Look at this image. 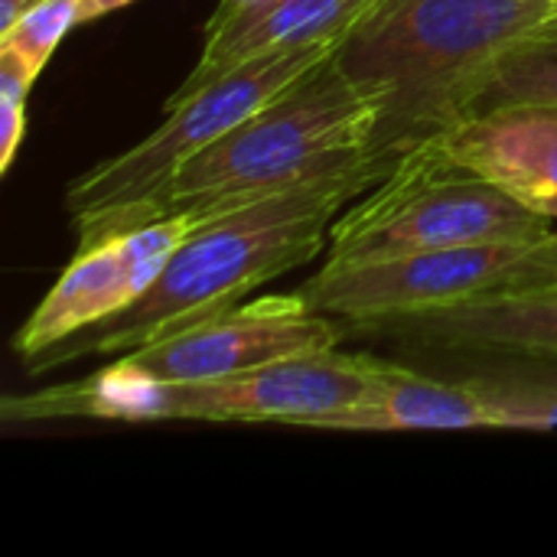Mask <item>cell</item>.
Segmentation results:
<instances>
[{
  "mask_svg": "<svg viewBox=\"0 0 557 557\" xmlns=\"http://www.w3.org/2000/svg\"><path fill=\"white\" fill-rule=\"evenodd\" d=\"M557 235L418 251L352 268H320L297 294L320 313L356 326L447 310L483 297L555 284Z\"/></svg>",
  "mask_w": 557,
  "mask_h": 557,
  "instance_id": "7",
  "label": "cell"
},
{
  "mask_svg": "<svg viewBox=\"0 0 557 557\" xmlns=\"http://www.w3.org/2000/svg\"><path fill=\"white\" fill-rule=\"evenodd\" d=\"M434 140L457 163L493 180L532 212L557 219V108L470 114Z\"/></svg>",
  "mask_w": 557,
  "mask_h": 557,
  "instance_id": "12",
  "label": "cell"
},
{
  "mask_svg": "<svg viewBox=\"0 0 557 557\" xmlns=\"http://www.w3.org/2000/svg\"><path fill=\"white\" fill-rule=\"evenodd\" d=\"M369 330L418 349L557 359V284L509 290L447 310L395 317L369 323Z\"/></svg>",
  "mask_w": 557,
  "mask_h": 557,
  "instance_id": "11",
  "label": "cell"
},
{
  "mask_svg": "<svg viewBox=\"0 0 557 557\" xmlns=\"http://www.w3.org/2000/svg\"><path fill=\"white\" fill-rule=\"evenodd\" d=\"M392 362L369 352H304L261 369L212 382H157L121 362L33 395H10L0 405L7 424L52 418L104 421H209V424H297L323 418L372 395Z\"/></svg>",
  "mask_w": 557,
  "mask_h": 557,
  "instance_id": "4",
  "label": "cell"
},
{
  "mask_svg": "<svg viewBox=\"0 0 557 557\" xmlns=\"http://www.w3.org/2000/svg\"><path fill=\"white\" fill-rule=\"evenodd\" d=\"M78 10L82 0H39L0 36V46L16 52L39 75L62 36L78 23Z\"/></svg>",
  "mask_w": 557,
  "mask_h": 557,
  "instance_id": "16",
  "label": "cell"
},
{
  "mask_svg": "<svg viewBox=\"0 0 557 557\" xmlns=\"http://www.w3.org/2000/svg\"><path fill=\"white\" fill-rule=\"evenodd\" d=\"M339 46L343 42H317L258 55L219 82L186 95L183 101L166 104V121L157 131L69 183L65 206L75 222L78 248L91 245L108 222L147 202L186 160L225 137L271 98L287 91Z\"/></svg>",
  "mask_w": 557,
  "mask_h": 557,
  "instance_id": "6",
  "label": "cell"
},
{
  "mask_svg": "<svg viewBox=\"0 0 557 557\" xmlns=\"http://www.w3.org/2000/svg\"><path fill=\"white\" fill-rule=\"evenodd\" d=\"M339 339L343 333L333 317L313 310L294 290L242 300L238 307L134 349L117 362L157 382H212L287 356L336 349Z\"/></svg>",
  "mask_w": 557,
  "mask_h": 557,
  "instance_id": "8",
  "label": "cell"
},
{
  "mask_svg": "<svg viewBox=\"0 0 557 557\" xmlns=\"http://www.w3.org/2000/svg\"><path fill=\"white\" fill-rule=\"evenodd\" d=\"M33 3H39V0H0V36L33 7Z\"/></svg>",
  "mask_w": 557,
  "mask_h": 557,
  "instance_id": "20",
  "label": "cell"
},
{
  "mask_svg": "<svg viewBox=\"0 0 557 557\" xmlns=\"http://www.w3.org/2000/svg\"><path fill=\"white\" fill-rule=\"evenodd\" d=\"M548 10H552V16H557V0H548Z\"/></svg>",
  "mask_w": 557,
  "mask_h": 557,
  "instance_id": "21",
  "label": "cell"
},
{
  "mask_svg": "<svg viewBox=\"0 0 557 557\" xmlns=\"http://www.w3.org/2000/svg\"><path fill=\"white\" fill-rule=\"evenodd\" d=\"M499 108H557V16L516 39L483 75L470 114Z\"/></svg>",
  "mask_w": 557,
  "mask_h": 557,
  "instance_id": "14",
  "label": "cell"
},
{
  "mask_svg": "<svg viewBox=\"0 0 557 557\" xmlns=\"http://www.w3.org/2000/svg\"><path fill=\"white\" fill-rule=\"evenodd\" d=\"M134 0H82V10H78V23H88V20H98L104 13H114L121 7H127Z\"/></svg>",
  "mask_w": 557,
  "mask_h": 557,
  "instance_id": "19",
  "label": "cell"
},
{
  "mask_svg": "<svg viewBox=\"0 0 557 557\" xmlns=\"http://www.w3.org/2000/svg\"><path fill=\"white\" fill-rule=\"evenodd\" d=\"M388 0H222L206 23L202 52L193 72L166 104L183 101L258 55L317 42H346Z\"/></svg>",
  "mask_w": 557,
  "mask_h": 557,
  "instance_id": "10",
  "label": "cell"
},
{
  "mask_svg": "<svg viewBox=\"0 0 557 557\" xmlns=\"http://www.w3.org/2000/svg\"><path fill=\"white\" fill-rule=\"evenodd\" d=\"M552 235H557L552 219L457 163L441 140H424L336 215L323 268Z\"/></svg>",
  "mask_w": 557,
  "mask_h": 557,
  "instance_id": "5",
  "label": "cell"
},
{
  "mask_svg": "<svg viewBox=\"0 0 557 557\" xmlns=\"http://www.w3.org/2000/svg\"><path fill=\"white\" fill-rule=\"evenodd\" d=\"M398 160L366 157L323 170L232 212L193 222L153 287L104 326L85 330L26 369L46 372L78 356H127L238 307L261 284L310 264L330 245L336 215L385 180Z\"/></svg>",
  "mask_w": 557,
  "mask_h": 557,
  "instance_id": "1",
  "label": "cell"
},
{
  "mask_svg": "<svg viewBox=\"0 0 557 557\" xmlns=\"http://www.w3.org/2000/svg\"><path fill=\"white\" fill-rule=\"evenodd\" d=\"M189 228L193 219L170 215L78 248L13 336L23 366L134 307L153 287Z\"/></svg>",
  "mask_w": 557,
  "mask_h": 557,
  "instance_id": "9",
  "label": "cell"
},
{
  "mask_svg": "<svg viewBox=\"0 0 557 557\" xmlns=\"http://www.w3.org/2000/svg\"><path fill=\"white\" fill-rule=\"evenodd\" d=\"M463 382L483 398L496 428L557 431V359H516Z\"/></svg>",
  "mask_w": 557,
  "mask_h": 557,
  "instance_id": "15",
  "label": "cell"
},
{
  "mask_svg": "<svg viewBox=\"0 0 557 557\" xmlns=\"http://www.w3.org/2000/svg\"><path fill=\"white\" fill-rule=\"evenodd\" d=\"M323 431H483L496 428L483 398L460 382H437L392 362L385 382L346 411L323 418Z\"/></svg>",
  "mask_w": 557,
  "mask_h": 557,
  "instance_id": "13",
  "label": "cell"
},
{
  "mask_svg": "<svg viewBox=\"0 0 557 557\" xmlns=\"http://www.w3.org/2000/svg\"><path fill=\"white\" fill-rule=\"evenodd\" d=\"M39 75L10 49L0 46V98H29V88Z\"/></svg>",
  "mask_w": 557,
  "mask_h": 557,
  "instance_id": "18",
  "label": "cell"
},
{
  "mask_svg": "<svg viewBox=\"0 0 557 557\" xmlns=\"http://www.w3.org/2000/svg\"><path fill=\"white\" fill-rule=\"evenodd\" d=\"M26 134V98H0V173L16 160Z\"/></svg>",
  "mask_w": 557,
  "mask_h": 557,
  "instance_id": "17",
  "label": "cell"
},
{
  "mask_svg": "<svg viewBox=\"0 0 557 557\" xmlns=\"http://www.w3.org/2000/svg\"><path fill=\"white\" fill-rule=\"evenodd\" d=\"M555 284H557V268H555Z\"/></svg>",
  "mask_w": 557,
  "mask_h": 557,
  "instance_id": "22",
  "label": "cell"
},
{
  "mask_svg": "<svg viewBox=\"0 0 557 557\" xmlns=\"http://www.w3.org/2000/svg\"><path fill=\"white\" fill-rule=\"evenodd\" d=\"M548 16V0H388L336 52L382 98L372 153L401 160L457 127L493 62Z\"/></svg>",
  "mask_w": 557,
  "mask_h": 557,
  "instance_id": "3",
  "label": "cell"
},
{
  "mask_svg": "<svg viewBox=\"0 0 557 557\" xmlns=\"http://www.w3.org/2000/svg\"><path fill=\"white\" fill-rule=\"evenodd\" d=\"M336 52L186 160L147 202L108 222L95 242L170 215L212 219L323 170L372 157L382 98L362 88Z\"/></svg>",
  "mask_w": 557,
  "mask_h": 557,
  "instance_id": "2",
  "label": "cell"
}]
</instances>
